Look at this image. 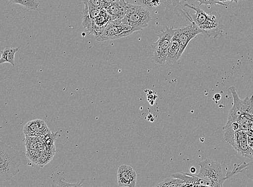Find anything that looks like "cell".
<instances>
[{"instance_id":"obj_27","label":"cell","mask_w":253,"mask_h":187,"mask_svg":"<svg viewBox=\"0 0 253 187\" xmlns=\"http://www.w3.org/2000/svg\"><path fill=\"white\" fill-rule=\"evenodd\" d=\"M190 171L192 174H195L196 172V168L195 167H192L190 168Z\"/></svg>"},{"instance_id":"obj_3","label":"cell","mask_w":253,"mask_h":187,"mask_svg":"<svg viewBox=\"0 0 253 187\" xmlns=\"http://www.w3.org/2000/svg\"><path fill=\"white\" fill-rule=\"evenodd\" d=\"M200 171L198 177L207 180L209 187H222L227 180L226 175L223 173L220 163L213 160L207 159L198 163Z\"/></svg>"},{"instance_id":"obj_4","label":"cell","mask_w":253,"mask_h":187,"mask_svg":"<svg viewBox=\"0 0 253 187\" xmlns=\"http://www.w3.org/2000/svg\"><path fill=\"white\" fill-rule=\"evenodd\" d=\"M152 20L151 11L141 5L128 3L126 13L122 19L123 24L131 26L138 31L148 27Z\"/></svg>"},{"instance_id":"obj_7","label":"cell","mask_w":253,"mask_h":187,"mask_svg":"<svg viewBox=\"0 0 253 187\" xmlns=\"http://www.w3.org/2000/svg\"><path fill=\"white\" fill-rule=\"evenodd\" d=\"M193 0H161V4L166 9L165 17L168 20H171L174 16L180 14L186 15L187 4L195 5Z\"/></svg>"},{"instance_id":"obj_19","label":"cell","mask_w":253,"mask_h":187,"mask_svg":"<svg viewBox=\"0 0 253 187\" xmlns=\"http://www.w3.org/2000/svg\"><path fill=\"white\" fill-rule=\"evenodd\" d=\"M136 2L150 11L161 4V0H136Z\"/></svg>"},{"instance_id":"obj_12","label":"cell","mask_w":253,"mask_h":187,"mask_svg":"<svg viewBox=\"0 0 253 187\" xmlns=\"http://www.w3.org/2000/svg\"><path fill=\"white\" fill-rule=\"evenodd\" d=\"M180 44L176 35L174 33L170 41L166 63L174 64L178 61L179 58Z\"/></svg>"},{"instance_id":"obj_20","label":"cell","mask_w":253,"mask_h":187,"mask_svg":"<svg viewBox=\"0 0 253 187\" xmlns=\"http://www.w3.org/2000/svg\"><path fill=\"white\" fill-rule=\"evenodd\" d=\"M37 137L26 135V147L27 150H37Z\"/></svg>"},{"instance_id":"obj_18","label":"cell","mask_w":253,"mask_h":187,"mask_svg":"<svg viewBox=\"0 0 253 187\" xmlns=\"http://www.w3.org/2000/svg\"><path fill=\"white\" fill-rule=\"evenodd\" d=\"M83 2L89 8H101L109 5L105 0H83Z\"/></svg>"},{"instance_id":"obj_26","label":"cell","mask_w":253,"mask_h":187,"mask_svg":"<svg viewBox=\"0 0 253 187\" xmlns=\"http://www.w3.org/2000/svg\"><path fill=\"white\" fill-rule=\"evenodd\" d=\"M120 1V0H105V1L109 5L110 4L116 2Z\"/></svg>"},{"instance_id":"obj_15","label":"cell","mask_w":253,"mask_h":187,"mask_svg":"<svg viewBox=\"0 0 253 187\" xmlns=\"http://www.w3.org/2000/svg\"><path fill=\"white\" fill-rule=\"evenodd\" d=\"M19 48L7 47L1 51V58L0 64L9 63L13 67L15 66V56Z\"/></svg>"},{"instance_id":"obj_14","label":"cell","mask_w":253,"mask_h":187,"mask_svg":"<svg viewBox=\"0 0 253 187\" xmlns=\"http://www.w3.org/2000/svg\"><path fill=\"white\" fill-rule=\"evenodd\" d=\"M45 124L44 120L35 119L27 122L23 128V132L25 135L33 136L35 133L39 131Z\"/></svg>"},{"instance_id":"obj_25","label":"cell","mask_w":253,"mask_h":187,"mask_svg":"<svg viewBox=\"0 0 253 187\" xmlns=\"http://www.w3.org/2000/svg\"><path fill=\"white\" fill-rule=\"evenodd\" d=\"M221 98V96L220 95V94H219V93H216V94H215L213 98V100L216 101V102H218L220 100Z\"/></svg>"},{"instance_id":"obj_24","label":"cell","mask_w":253,"mask_h":187,"mask_svg":"<svg viewBox=\"0 0 253 187\" xmlns=\"http://www.w3.org/2000/svg\"><path fill=\"white\" fill-rule=\"evenodd\" d=\"M248 143L250 148L253 150V137L248 136Z\"/></svg>"},{"instance_id":"obj_1","label":"cell","mask_w":253,"mask_h":187,"mask_svg":"<svg viewBox=\"0 0 253 187\" xmlns=\"http://www.w3.org/2000/svg\"><path fill=\"white\" fill-rule=\"evenodd\" d=\"M26 153L17 151L2 142H0V181L5 182L20 172L22 165L32 166L33 163Z\"/></svg>"},{"instance_id":"obj_2","label":"cell","mask_w":253,"mask_h":187,"mask_svg":"<svg viewBox=\"0 0 253 187\" xmlns=\"http://www.w3.org/2000/svg\"><path fill=\"white\" fill-rule=\"evenodd\" d=\"M187 8L195 10L196 13L192 15L186 11L185 16L191 23H195L201 29L203 34L214 37L221 34L225 27L218 17L212 14H208L195 5L187 4Z\"/></svg>"},{"instance_id":"obj_6","label":"cell","mask_w":253,"mask_h":187,"mask_svg":"<svg viewBox=\"0 0 253 187\" xmlns=\"http://www.w3.org/2000/svg\"><path fill=\"white\" fill-rule=\"evenodd\" d=\"M137 31L136 28L123 24L121 19L115 20L110 21L101 35L96 39L99 42L107 41L127 37Z\"/></svg>"},{"instance_id":"obj_21","label":"cell","mask_w":253,"mask_h":187,"mask_svg":"<svg viewBox=\"0 0 253 187\" xmlns=\"http://www.w3.org/2000/svg\"><path fill=\"white\" fill-rule=\"evenodd\" d=\"M40 151L32 150H27L26 155L29 159L32 162L38 164V162L41 155L40 154Z\"/></svg>"},{"instance_id":"obj_5","label":"cell","mask_w":253,"mask_h":187,"mask_svg":"<svg viewBox=\"0 0 253 187\" xmlns=\"http://www.w3.org/2000/svg\"><path fill=\"white\" fill-rule=\"evenodd\" d=\"M175 29L166 26V29L157 34L159 39L151 44V48L154 53L153 60L156 64L162 65L166 63L168 52L169 44L175 33Z\"/></svg>"},{"instance_id":"obj_10","label":"cell","mask_w":253,"mask_h":187,"mask_svg":"<svg viewBox=\"0 0 253 187\" xmlns=\"http://www.w3.org/2000/svg\"><path fill=\"white\" fill-rule=\"evenodd\" d=\"M137 175L134 169L127 165H122L117 172L118 183L120 187L136 186Z\"/></svg>"},{"instance_id":"obj_22","label":"cell","mask_w":253,"mask_h":187,"mask_svg":"<svg viewBox=\"0 0 253 187\" xmlns=\"http://www.w3.org/2000/svg\"><path fill=\"white\" fill-rule=\"evenodd\" d=\"M53 156L54 155L48 154H42L40 157L38 165L41 167L44 166L52 159Z\"/></svg>"},{"instance_id":"obj_11","label":"cell","mask_w":253,"mask_h":187,"mask_svg":"<svg viewBox=\"0 0 253 187\" xmlns=\"http://www.w3.org/2000/svg\"><path fill=\"white\" fill-rule=\"evenodd\" d=\"M128 3L126 0L112 3L104 7L111 16L112 20L123 19L125 16L128 8Z\"/></svg>"},{"instance_id":"obj_8","label":"cell","mask_w":253,"mask_h":187,"mask_svg":"<svg viewBox=\"0 0 253 187\" xmlns=\"http://www.w3.org/2000/svg\"><path fill=\"white\" fill-rule=\"evenodd\" d=\"M175 34L177 36L180 44L179 57H180L184 53L188 43L193 38L196 37L197 35L202 34V31L195 23H192L191 25L175 29Z\"/></svg>"},{"instance_id":"obj_9","label":"cell","mask_w":253,"mask_h":187,"mask_svg":"<svg viewBox=\"0 0 253 187\" xmlns=\"http://www.w3.org/2000/svg\"><path fill=\"white\" fill-rule=\"evenodd\" d=\"M230 145L239 154L249 157L251 160L253 159V150L249 145L247 131L241 130L235 132Z\"/></svg>"},{"instance_id":"obj_13","label":"cell","mask_w":253,"mask_h":187,"mask_svg":"<svg viewBox=\"0 0 253 187\" xmlns=\"http://www.w3.org/2000/svg\"><path fill=\"white\" fill-rule=\"evenodd\" d=\"M242 172H244L250 179L253 180V159L249 163L243 162L239 164H235L233 170L227 173V179H230L234 175Z\"/></svg>"},{"instance_id":"obj_17","label":"cell","mask_w":253,"mask_h":187,"mask_svg":"<svg viewBox=\"0 0 253 187\" xmlns=\"http://www.w3.org/2000/svg\"><path fill=\"white\" fill-rule=\"evenodd\" d=\"M8 1L14 4H19L23 5L28 10H36L39 7V3L35 0H8Z\"/></svg>"},{"instance_id":"obj_23","label":"cell","mask_w":253,"mask_h":187,"mask_svg":"<svg viewBox=\"0 0 253 187\" xmlns=\"http://www.w3.org/2000/svg\"><path fill=\"white\" fill-rule=\"evenodd\" d=\"M84 180L82 181L81 183H76V184H72L68 183L66 182H64L63 180H61L57 184L54 185L52 184V187H81L82 186V184H83Z\"/></svg>"},{"instance_id":"obj_16","label":"cell","mask_w":253,"mask_h":187,"mask_svg":"<svg viewBox=\"0 0 253 187\" xmlns=\"http://www.w3.org/2000/svg\"><path fill=\"white\" fill-rule=\"evenodd\" d=\"M156 186L161 187H188V185L183 180L173 177L165 179L162 182Z\"/></svg>"}]
</instances>
